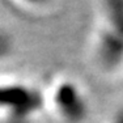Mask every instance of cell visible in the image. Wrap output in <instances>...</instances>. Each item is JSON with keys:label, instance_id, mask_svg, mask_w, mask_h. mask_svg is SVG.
Segmentation results:
<instances>
[{"label": "cell", "instance_id": "277c9868", "mask_svg": "<svg viewBox=\"0 0 123 123\" xmlns=\"http://www.w3.org/2000/svg\"><path fill=\"white\" fill-rule=\"evenodd\" d=\"M13 47V42L11 36L7 31L0 29V59H4L5 56L11 54Z\"/></svg>", "mask_w": 123, "mask_h": 123}, {"label": "cell", "instance_id": "3957f363", "mask_svg": "<svg viewBox=\"0 0 123 123\" xmlns=\"http://www.w3.org/2000/svg\"><path fill=\"white\" fill-rule=\"evenodd\" d=\"M101 29L123 37V0H99Z\"/></svg>", "mask_w": 123, "mask_h": 123}, {"label": "cell", "instance_id": "6da1fadb", "mask_svg": "<svg viewBox=\"0 0 123 123\" xmlns=\"http://www.w3.org/2000/svg\"><path fill=\"white\" fill-rule=\"evenodd\" d=\"M45 106L39 89L22 83L0 84V111L7 123H30Z\"/></svg>", "mask_w": 123, "mask_h": 123}, {"label": "cell", "instance_id": "8992f818", "mask_svg": "<svg viewBox=\"0 0 123 123\" xmlns=\"http://www.w3.org/2000/svg\"><path fill=\"white\" fill-rule=\"evenodd\" d=\"M20 1L25 3V4H28V5H33V7H39V5L47 4L50 0H20Z\"/></svg>", "mask_w": 123, "mask_h": 123}, {"label": "cell", "instance_id": "5b68a950", "mask_svg": "<svg viewBox=\"0 0 123 123\" xmlns=\"http://www.w3.org/2000/svg\"><path fill=\"white\" fill-rule=\"evenodd\" d=\"M110 123H123V106L118 107L110 117Z\"/></svg>", "mask_w": 123, "mask_h": 123}, {"label": "cell", "instance_id": "7a4b0ae2", "mask_svg": "<svg viewBox=\"0 0 123 123\" xmlns=\"http://www.w3.org/2000/svg\"><path fill=\"white\" fill-rule=\"evenodd\" d=\"M51 104L64 123H85L90 115L89 97L72 79H62L51 90Z\"/></svg>", "mask_w": 123, "mask_h": 123}]
</instances>
